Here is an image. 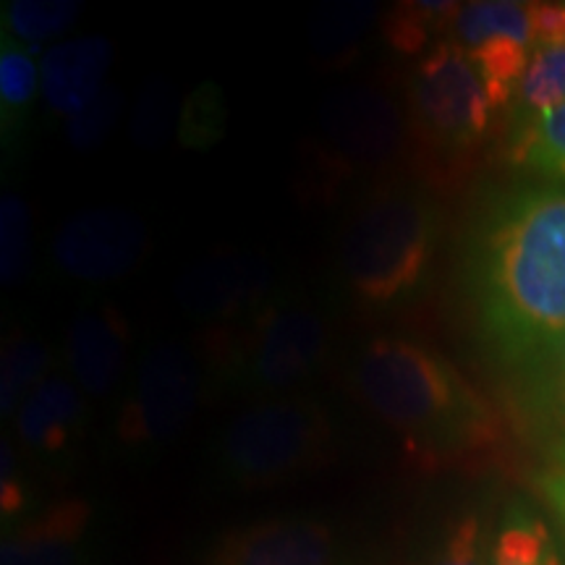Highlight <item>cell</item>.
I'll return each instance as SVG.
<instances>
[{
	"label": "cell",
	"mask_w": 565,
	"mask_h": 565,
	"mask_svg": "<svg viewBox=\"0 0 565 565\" xmlns=\"http://www.w3.org/2000/svg\"><path fill=\"white\" fill-rule=\"evenodd\" d=\"M479 328L508 364H540L565 349V183L494 204L475 249Z\"/></svg>",
	"instance_id": "6da1fadb"
},
{
	"label": "cell",
	"mask_w": 565,
	"mask_h": 565,
	"mask_svg": "<svg viewBox=\"0 0 565 565\" xmlns=\"http://www.w3.org/2000/svg\"><path fill=\"white\" fill-rule=\"evenodd\" d=\"M351 374L359 398L393 429L416 466L437 469L500 440L490 401L448 359L412 338H372Z\"/></svg>",
	"instance_id": "7a4b0ae2"
},
{
	"label": "cell",
	"mask_w": 565,
	"mask_h": 565,
	"mask_svg": "<svg viewBox=\"0 0 565 565\" xmlns=\"http://www.w3.org/2000/svg\"><path fill=\"white\" fill-rule=\"evenodd\" d=\"M330 322L303 296L275 294L265 307L210 338L212 370L231 391L249 398H286L322 372Z\"/></svg>",
	"instance_id": "3957f363"
},
{
	"label": "cell",
	"mask_w": 565,
	"mask_h": 565,
	"mask_svg": "<svg viewBox=\"0 0 565 565\" xmlns=\"http://www.w3.org/2000/svg\"><path fill=\"white\" fill-rule=\"evenodd\" d=\"M437 249V212L427 196L385 189L351 217L341 270L353 299L391 309L419 291Z\"/></svg>",
	"instance_id": "277c9868"
},
{
	"label": "cell",
	"mask_w": 565,
	"mask_h": 565,
	"mask_svg": "<svg viewBox=\"0 0 565 565\" xmlns=\"http://www.w3.org/2000/svg\"><path fill=\"white\" fill-rule=\"evenodd\" d=\"M333 445V419L317 398L257 401L223 427L215 448L217 471L244 490L278 487L324 466Z\"/></svg>",
	"instance_id": "5b68a950"
},
{
	"label": "cell",
	"mask_w": 565,
	"mask_h": 565,
	"mask_svg": "<svg viewBox=\"0 0 565 565\" xmlns=\"http://www.w3.org/2000/svg\"><path fill=\"white\" fill-rule=\"evenodd\" d=\"M408 129L427 150L466 154L490 134L494 105L466 47L454 40L437 42L408 76Z\"/></svg>",
	"instance_id": "8992f818"
},
{
	"label": "cell",
	"mask_w": 565,
	"mask_h": 565,
	"mask_svg": "<svg viewBox=\"0 0 565 565\" xmlns=\"http://www.w3.org/2000/svg\"><path fill=\"white\" fill-rule=\"evenodd\" d=\"M202 391L200 359L186 345L173 341L147 345L113 422L116 445L129 456L168 448L192 424Z\"/></svg>",
	"instance_id": "52a82bcc"
},
{
	"label": "cell",
	"mask_w": 565,
	"mask_h": 565,
	"mask_svg": "<svg viewBox=\"0 0 565 565\" xmlns=\"http://www.w3.org/2000/svg\"><path fill=\"white\" fill-rule=\"evenodd\" d=\"M324 158L335 175L372 173L404 152L408 124L391 97L370 87H345L324 97L320 108Z\"/></svg>",
	"instance_id": "ba28073f"
},
{
	"label": "cell",
	"mask_w": 565,
	"mask_h": 565,
	"mask_svg": "<svg viewBox=\"0 0 565 565\" xmlns=\"http://www.w3.org/2000/svg\"><path fill=\"white\" fill-rule=\"evenodd\" d=\"M150 249L145 223L124 207H89L55 231L51 254L66 278L89 286L124 280Z\"/></svg>",
	"instance_id": "9c48e42d"
},
{
	"label": "cell",
	"mask_w": 565,
	"mask_h": 565,
	"mask_svg": "<svg viewBox=\"0 0 565 565\" xmlns=\"http://www.w3.org/2000/svg\"><path fill=\"white\" fill-rule=\"evenodd\" d=\"M273 296L270 263L263 254L246 249L204 254L175 278L181 312L215 330L246 320Z\"/></svg>",
	"instance_id": "30bf717a"
},
{
	"label": "cell",
	"mask_w": 565,
	"mask_h": 565,
	"mask_svg": "<svg viewBox=\"0 0 565 565\" xmlns=\"http://www.w3.org/2000/svg\"><path fill=\"white\" fill-rule=\"evenodd\" d=\"M338 540L328 521L282 515L233 529L212 550L210 565H335Z\"/></svg>",
	"instance_id": "8fae6325"
},
{
	"label": "cell",
	"mask_w": 565,
	"mask_h": 565,
	"mask_svg": "<svg viewBox=\"0 0 565 565\" xmlns=\"http://www.w3.org/2000/svg\"><path fill=\"white\" fill-rule=\"evenodd\" d=\"M131 324L108 301H89L68 328V370L87 398H110L129 366Z\"/></svg>",
	"instance_id": "7c38bea8"
},
{
	"label": "cell",
	"mask_w": 565,
	"mask_h": 565,
	"mask_svg": "<svg viewBox=\"0 0 565 565\" xmlns=\"http://www.w3.org/2000/svg\"><path fill=\"white\" fill-rule=\"evenodd\" d=\"M89 526L87 500H55L6 529L0 565H89Z\"/></svg>",
	"instance_id": "4fadbf2b"
},
{
	"label": "cell",
	"mask_w": 565,
	"mask_h": 565,
	"mask_svg": "<svg viewBox=\"0 0 565 565\" xmlns=\"http://www.w3.org/2000/svg\"><path fill=\"white\" fill-rule=\"evenodd\" d=\"M87 395L66 377L45 380L13 416V433L26 454L61 463L79 448L87 429Z\"/></svg>",
	"instance_id": "5bb4252c"
},
{
	"label": "cell",
	"mask_w": 565,
	"mask_h": 565,
	"mask_svg": "<svg viewBox=\"0 0 565 565\" xmlns=\"http://www.w3.org/2000/svg\"><path fill=\"white\" fill-rule=\"evenodd\" d=\"M116 47L103 34H82L47 47L40 61V95L55 116L74 118L108 87Z\"/></svg>",
	"instance_id": "9a60e30c"
},
{
	"label": "cell",
	"mask_w": 565,
	"mask_h": 565,
	"mask_svg": "<svg viewBox=\"0 0 565 565\" xmlns=\"http://www.w3.org/2000/svg\"><path fill=\"white\" fill-rule=\"evenodd\" d=\"M38 95L40 68L34 66V53L11 34H0V134L6 154L17 150Z\"/></svg>",
	"instance_id": "2e32d148"
},
{
	"label": "cell",
	"mask_w": 565,
	"mask_h": 565,
	"mask_svg": "<svg viewBox=\"0 0 565 565\" xmlns=\"http://www.w3.org/2000/svg\"><path fill=\"white\" fill-rule=\"evenodd\" d=\"M515 166L565 183V103L553 110L524 113L511 134Z\"/></svg>",
	"instance_id": "e0dca14e"
},
{
	"label": "cell",
	"mask_w": 565,
	"mask_h": 565,
	"mask_svg": "<svg viewBox=\"0 0 565 565\" xmlns=\"http://www.w3.org/2000/svg\"><path fill=\"white\" fill-rule=\"evenodd\" d=\"M461 3L450 0H404L393 3L383 17V38L393 53L419 55L429 53V42L437 34L450 32L456 24Z\"/></svg>",
	"instance_id": "ac0fdd59"
},
{
	"label": "cell",
	"mask_w": 565,
	"mask_h": 565,
	"mask_svg": "<svg viewBox=\"0 0 565 565\" xmlns=\"http://www.w3.org/2000/svg\"><path fill=\"white\" fill-rule=\"evenodd\" d=\"M53 351L34 335H13L3 349L0 362V416H17L30 395L51 380Z\"/></svg>",
	"instance_id": "d6986e66"
},
{
	"label": "cell",
	"mask_w": 565,
	"mask_h": 565,
	"mask_svg": "<svg viewBox=\"0 0 565 565\" xmlns=\"http://www.w3.org/2000/svg\"><path fill=\"white\" fill-rule=\"evenodd\" d=\"M454 42L471 51L492 38H513L534 47L532 13L529 3H513V0H475L461 3L454 30Z\"/></svg>",
	"instance_id": "ffe728a7"
},
{
	"label": "cell",
	"mask_w": 565,
	"mask_h": 565,
	"mask_svg": "<svg viewBox=\"0 0 565 565\" xmlns=\"http://www.w3.org/2000/svg\"><path fill=\"white\" fill-rule=\"evenodd\" d=\"M490 565H563L545 521L524 505H511L492 540Z\"/></svg>",
	"instance_id": "44dd1931"
},
{
	"label": "cell",
	"mask_w": 565,
	"mask_h": 565,
	"mask_svg": "<svg viewBox=\"0 0 565 565\" xmlns=\"http://www.w3.org/2000/svg\"><path fill=\"white\" fill-rule=\"evenodd\" d=\"M76 0H11L3 3V34L40 53L45 42L58 40L82 17Z\"/></svg>",
	"instance_id": "7402d4cb"
},
{
	"label": "cell",
	"mask_w": 565,
	"mask_h": 565,
	"mask_svg": "<svg viewBox=\"0 0 565 565\" xmlns=\"http://www.w3.org/2000/svg\"><path fill=\"white\" fill-rule=\"evenodd\" d=\"M469 55L477 63L479 74H482L494 108L500 110L511 105L513 97L519 95L529 58H532L526 42L513 38H492L482 42V45L471 47Z\"/></svg>",
	"instance_id": "603a6c76"
},
{
	"label": "cell",
	"mask_w": 565,
	"mask_h": 565,
	"mask_svg": "<svg viewBox=\"0 0 565 565\" xmlns=\"http://www.w3.org/2000/svg\"><path fill=\"white\" fill-rule=\"evenodd\" d=\"M377 17L374 3H330L315 17L312 47L324 61H345Z\"/></svg>",
	"instance_id": "cb8c5ba5"
},
{
	"label": "cell",
	"mask_w": 565,
	"mask_h": 565,
	"mask_svg": "<svg viewBox=\"0 0 565 565\" xmlns=\"http://www.w3.org/2000/svg\"><path fill=\"white\" fill-rule=\"evenodd\" d=\"M521 416L524 424L547 450L565 448V366L534 377L521 395Z\"/></svg>",
	"instance_id": "d4e9b609"
},
{
	"label": "cell",
	"mask_w": 565,
	"mask_h": 565,
	"mask_svg": "<svg viewBox=\"0 0 565 565\" xmlns=\"http://www.w3.org/2000/svg\"><path fill=\"white\" fill-rule=\"evenodd\" d=\"M32 270L30 207L19 194L6 192L0 200V280L21 286Z\"/></svg>",
	"instance_id": "484cf974"
},
{
	"label": "cell",
	"mask_w": 565,
	"mask_h": 565,
	"mask_svg": "<svg viewBox=\"0 0 565 565\" xmlns=\"http://www.w3.org/2000/svg\"><path fill=\"white\" fill-rule=\"evenodd\" d=\"M225 110L223 89L215 82H204L186 97L179 113V141L189 150H210L225 134Z\"/></svg>",
	"instance_id": "4316f807"
},
{
	"label": "cell",
	"mask_w": 565,
	"mask_h": 565,
	"mask_svg": "<svg viewBox=\"0 0 565 565\" xmlns=\"http://www.w3.org/2000/svg\"><path fill=\"white\" fill-rule=\"evenodd\" d=\"M515 97L524 113L553 110L565 103V45L534 47Z\"/></svg>",
	"instance_id": "83f0119b"
},
{
	"label": "cell",
	"mask_w": 565,
	"mask_h": 565,
	"mask_svg": "<svg viewBox=\"0 0 565 565\" xmlns=\"http://www.w3.org/2000/svg\"><path fill=\"white\" fill-rule=\"evenodd\" d=\"M124 113V95L118 87H105L100 95H97L95 103H89L82 113H76L74 118L66 121V137L71 141V147L79 152H89L97 150L108 134L113 131V126L118 124Z\"/></svg>",
	"instance_id": "f1b7e54d"
},
{
	"label": "cell",
	"mask_w": 565,
	"mask_h": 565,
	"mask_svg": "<svg viewBox=\"0 0 565 565\" xmlns=\"http://www.w3.org/2000/svg\"><path fill=\"white\" fill-rule=\"evenodd\" d=\"M175 105H173V92L166 82H152L150 87L141 92L137 110H134V124H131V134L134 141L147 150H154L160 147L162 141L168 139L175 121Z\"/></svg>",
	"instance_id": "f546056e"
},
{
	"label": "cell",
	"mask_w": 565,
	"mask_h": 565,
	"mask_svg": "<svg viewBox=\"0 0 565 565\" xmlns=\"http://www.w3.org/2000/svg\"><path fill=\"white\" fill-rule=\"evenodd\" d=\"M492 542L487 540L482 519L463 513L450 524L429 565H490Z\"/></svg>",
	"instance_id": "4dcf8cb0"
},
{
	"label": "cell",
	"mask_w": 565,
	"mask_h": 565,
	"mask_svg": "<svg viewBox=\"0 0 565 565\" xmlns=\"http://www.w3.org/2000/svg\"><path fill=\"white\" fill-rule=\"evenodd\" d=\"M0 513H3V524L11 521V526L32 515L30 487L19 469L17 448L9 440H3V454H0Z\"/></svg>",
	"instance_id": "1f68e13d"
},
{
	"label": "cell",
	"mask_w": 565,
	"mask_h": 565,
	"mask_svg": "<svg viewBox=\"0 0 565 565\" xmlns=\"http://www.w3.org/2000/svg\"><path fill=\"white\" fill-rule=\"evenodd\" d=\"M550 461L545 469L534 479L536 490H540L545 503L553 508V513L561 521L565 532V448L563 450H547Z\"/></svg>",
	"instance_id": "d6a6232c"
},
{
	"label": "cell",
	"mask_w": 565,
	"mask_h": 565,
	"mask_svg": "<svg viewBox=\"0 0 565 565\" xmlns=\"http://www.w3.org/2000/svg\"><path fill=\"white\" fill-rule=\"evenodd\" d=\"M534 47L565 45V3H529Z\"/></svg>",
	"instance_id": "836d02e7"
}]
</instances>
